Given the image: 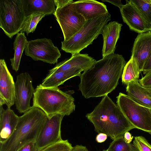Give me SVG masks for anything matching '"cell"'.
I'll list each match as a JSON object with an SVG mask.
<instances>
[{
	"instance_id": "6da1fadb",
	"label": "cell",
	"mask_w": 151,
	"mask_h": 151,
	"mask_svg": "<svg viewBox=\"0 0 151 151\" xmlns=\"http://www.w3.org/2000/svg\"><path fill=\"white\" fill-rule=\"evenodd\" d=\"M126 63L122 55L116 54L96 61L80 76L82 95L86 99L107 95L117 86Z\"/></svg>"
},
{
	"instance_id": "7a4b0ae2",
	"label": "cell",
	"mask_w": 151,
	"mask_h": 151,
	"mask_svg": "<svg viewBox=\"0 0 151 151\" xmlns=\"http://www.w3.org/2000/svg\"><path fill=\"white\" fill-rule=\"evenodd\" d=\"M86 116L93 124L96 132L105 134L113 140L124 136L126 132L135 128L107 95Z\"/></svg>"
},
{
	"instance_id": "3957f363",
	"label": "cell",
	"mask_w": 151,
	"mask_h": 151,
	"mask_svg": "<svg viewBox=\"0 0 151 151\" xmlns=\"http://www.w3.org/2000/svg\"><path fill=\"white\" fill-rule=\"evenodd\" d=\"M48 119L41 109L31 106L29 110L19 116L17 126L11 135L4 142L0 143V151H17L30 142H36Z\"/></svg>"
},
{
	"instance_id": "277c9868",
	"label": "cell",
	"mask_w": 151,
	"mask_h": 151,
	"mask_svg": "<svg viewBox=\"0 0 151 151\" xmlns=\"http://www.w3.org/2000/svg\"><path fill=\"white\" fill-rule=\"evenodd\" d=\"M73 91L64 92L58 87L47 88L37 86L34 93L32 106L41 109L48 118L57 114L68 116L75 110Z\"/></svg>"
},
{
	"instance_id": "5b68a950",
	"label": "cell",
	"mask_w": 151,
	"mask_h": 151,
	"mask_svg": "<svg viewBox=\"0 0 151 151\" xmlns=\"http://www.w3.org/2000/svg\"><path fill=\"white\" fill-rule=\"evenodd\" d=\"M109 13L101 15L86 21L82 27L68 40L61 42V48L72 55L80 53L82 50L92 43L101 34L104 27L111 20Z\"/></svg>"
},
{
	"instance_id": "8992f818",
	"label": "cell",
	"mask_w": 151,
	"mask_h": 151,
	"mask_svg": "<svg viewBox=\"0 0 151 151\" xmlns=\"http://www.w3.org/2000/svg\"><path fill=\"white\" fill-rule=\"evenodd\" d=\"M26 17L23 0H0V27L9 38L20 31Z\"/></svg>"
},
{
	"instance_id": "52a82bcc",
	"label": "cell",
	"mask_w": 151,
	"mask_h": 151,
	"mask_svg": "<svg viewBox=\"0 0 151 151\" xmlns=\"http://www.w3.org/2000/svg\"><path fill=\"white\" fill-rule=\"evenodd\" d=\"M116 98L117 105L135 128L151 133L150 109L138 104L127 95L122 93Z\"/></svg>"
},
{
	"instance_id": "ba28073f",
	"label": "cell",
	"mask_w": 151,
	"mask_h": 151,
	"mask_svg": "<svg viewBox=\"0 0 151 151\" xmlns=\"http://www.w3.org/2000/svg\"><path fill=\"white\" fill-rule=\"evenodd\" d=\"M54 15L61 29L65 41L79 31L86 21L77 11L74 2L56 8Z\"/></svg>"
},
{
	"instance_id": "9c48e42d",
	"label": "cell",
	"mask_w": 151,
	"mask_h": 151,
	"mask_svg": "<svg viewBox=\"0 0 151 151\" xmlns=\"http://www.w3.org/2000/svg\"><path fill=\"white\" fill-rule=\"evenodd\" d=\"M25 55L34 60L55 64L61 56L58 49L51 40L44 38L28 41L24 49Z\"/></svg>"
},
{
	"instance_id": "30bf717a",
	"label": "cell",
	"mask_w": 151,
	"mask_h": 151,
	"mask_svg": "<svg viewBox=\"0 0 151 151\" xmlns=\"http://www.w3.org/2000/svg\"><path fill=\"white\" fill-rule=\"evenodd\" d=\"M96 61L87 54L76 53L72 55L70 58L57 63L49 73L62 71L69 79L76 76L80 77L81 72L91 68Z\"/></svg>"
},
{
	"instance_id": "8fae6325",
	"label": "cell",
	"mask_w": 151,
	"mask_h": 151,
	"mask_svg": "<svg viewBox=\"0 0 151 151\" xmlns=\"http://www.w3.org/2000/svg\"><path fill=\"white\" fill-rule=\"evenodd\" d=\"M32 80L27 72L17 75L15 83L16 109L20 113H24L31 108L30 101L35 91L32 84Z\"/></svg>"
},
{
	"instance_id": "7c38bea8",
	"label": "cell",
	"mask_w": 151,
	"mask_h": 151,
	"mask_svg": "<svg viewBox=\"0 0 151 151\" xmlns=\"http://www.w3.org/2000/svg\"><path fill=\"white\" fill-rule=\"evenodd\" d=\"M64 116L57 114L48 118L40 131L35 142L39 151L63 140L61 134V126Z\"/></svg>"
},
{
	"instance_id": "4fadbf2b",
	"label": "cell",
	"mask_w": 151,
	"mask_h": 151,
	"mask_svg": "<svg viewBox=\"0 0 151 151\" xmlns=\"http://www.w3.org/2000/svg\"><path fill=\"white\" fill-rule=\"evenodd\" d=\"M119 9L122 19L130 29L139 34L151 31V25L145 19L138 9L130 0Z\"/></svg>"
},
{
	"instance_id": "5bb4252c",
	"label": "cell",
	"mask_w": 151,
	"mask_h": 151,
	"mask_svg": "<svg viewBox=\"0 0 151 151\" xmlns=\"http://www.w3.org/2000/svg\"><path fill=\"white\" fill-rule=\"evenodd\" d=\"M15 83L4 59L0 60V106L10 108L15 103Z\"/></svg>"
},
{
	"instance_id": "9a60e30c",
	"label": "cell",
	"mask_w": 151,
	"mask_h": 151,
	"mask_svg": "<svg viewBox=\"0 0 151 151\" xmlns=\"http://www.w3.org/2000/svg\"><path fill=\"white\" fill-rule=\"evenodd\" d=\"M151 53V31L139 34L135 38L131 57L141 71Z\"/></svg>"
},
{
	"instance_id": "2e32d148",
	"label": "cell",
	"mask_w": 151,
	"mask_h": 151,
	"mask_svg": "<svg viewBox=\"0 0 151 151\" xmlns=\"http://www.w3.org/2000/svg\"><path fill=\"white\" fill-rule=\"evenodd\" d=\"M122 24L116 21L111 22L103 27L101 34L103 43L102 51V57L114 54L116 44L120 36Z\"/></svg>"
},
{
	"instance_id": "e0dca14e",
	"label": "cell",
	"mask_w": 151,
	"mask_h": 151,
	"mask_svg": "<svg viewBox=\"0 0 151 151\" xmlns=\"http://www.w3.org/2000/svg\"><path fill=\"white\" fill-rule=\"evenodd\" d=\"M77 11L86 21L108 13L103 3L94 0H81L74 1Z\"/></svg>"
},
{
	"instance_id": "ac0fdd59",
	"label": "cell",
	"mask_w": 151,
	"mask_h": 151,
	"mask_svg": "<svg viewBox=\"0 0 151 151\" xmlns=\"http://www.w3.org/2000/svg\"><path fill=\"white\" fill-rule=\"evenodd\" d=\"M19 116L10 108L4 109L0 106V143L11 135L17 124Z\"/></svg>"
},
{
	"instance_id": "d6986e66",
	"label": "cell",
	"mask_w": 151,
	"mask_h": 151,
	"mask_svg": "<svg viewBox=\"0 0 151 151\" xmlns=\"http://www.w3.org/2000/svg\"><path fill=\"white\" fill-rule=\"evenodd\" d=\"M127 95L133 101L143 106L151 109V94L138 81H132L126 88Z\"/></svg>"
},
{
	"instance_id": "ffe728a7",
	"label": "cell",
	"mask_w": 151,
	"mask_h": 151,
	"mask_svg": "<svg viewBox=\"0 0 151 151\" xmlns=\"http://www.w3.org/2000/svg\"><path fill=\"white\" fill-rule=\"evenodd\" d=\"M55 6L54 0H23L26 16L35 13L54 14L56 9Z\"/></svg>"
},
{
	"instance_id": "44dd1931",
	"label": "cell",
	"mask_w": 151,
	"mask_h": 151,
	"mask_svg": "<svg viewBox=\"0 0 151 151\" xmlns=\"http://www.w3.org/2000/svg\"><path fill=\"white\" fill-rule=\"evenodd\" d=\"M28 41L24 32L17 34L14 42V57L10 59L12 69L17 72L19 70L22 54Z\"/></svg>"
},
{
	"instance_id": "7402d4cb",
	"label": "cell",
	"mask_w": 151,
	"mask_h": 151,
	"mask_svg": "<svg viewBox=\"0 0 151 151\" xmlns=\"http://www.w3.org/2000/svg\"><path fill=\"white\" fill-rule=\"evenodd\" d=\"M140 72L135 61L131 57L124 68L122 76V83L127 85L132 81H138Z\"/></svg>"
},
{
	"instance_id": "603a6c76",
	"label": "cell",
	"mask_w": 151,
	"mask_h": 151,
	"mask_svg": "<svg viewBox=\"0 0 151 151\" xmlns=\"http://www.w3.org/2000/svg\"><path fill=\"white\" fill-rule=\"evenodd\" d=\"M45 15L43 14L35 13L26 16L22 25L20 33L25 32L27 35L31 32L33 33L38 22Z\"/></svg>"
},
{
	"instance_id": "cb8c5ba5",
	"label": "cell",
	"mask_w": 151,
	"mask_h": 151,
	"mask_svg": "<svg viewBox=\"0 0 151 151\" xmlns=\"http://www.w3.org/2000/svg\"><path fill=\"white\" fill-rule=\"evenodd\" d=\"M102 151H138L133 145L125 141L124 136L113 140L108 149Z\"/></svg>"
},
{
	"instance_id": "d4e9b609",
	"label": "cell",
	"mask_w": 151,
	"mask_h": 151,
	"mask_svg": "<svg viewBox=\"0 0 151 151\" xmlns=\"http://www.w3.org/2000/svg\"><path fill=\"white\" fill-rule=\"evenodd\" d=\"M146 21L151 25V0H130Z\"/></svg>"
},
{
	"instance_id": "484cf974",
	"label": "cell",
	"mask_w": 151,
	"mask_h": 151,
	"mask_svg": "<svg viewBox=\"0 0 151 151\" xmlns=\"http://www.w3.org/2000/svg\"><path fill=\"white\" fill-rule=\"evenodd\" d=\"M72 147L68 140H62L49 145L39 151H70Z\"/></svg>"
},
{
	"instance_id": "4316f807",
	"label": "cell",
	"mask_w": 151,
	"mask_h": 151,
	"mask_svg": "<svg viewBox=\"0 0 151 151\" xmlns=\"http://www.w3.org/2000/svg\"><path fill=\"white\" fill-rule=\"evenodd\" d=\"M133 145L138 151H151V145L142 136L135 137Z\"/></svg>"
},
{
	"instance_id": "83f0119b",
	"label": "cell",
	"mask_w": 151,
	"mask_h": 151,
	"mask_svg": "<svg viewBox=\"0 0 151 151\" xmlns=\"http://www.w3.org/2000/svg\"><path fill=\"white\" fill-rule=\"evenodd\" d=\"M138 81L142 87L146 88H151V71L146 73Z\"/></svg>"
},
{
	"instance_id": "f1b7e54d",
	"label": "cell",
	"mask_w": 151,
	"mask_h": 151,
	"mask_svg": "<svg viewBox=\"0 0 151 151\" xmlns=\"http://www.w3.org/2000/svg\"><path fill=\"white\" fill-rule=\"evenodd\" d=\"M17 151H39L35 142H30L25 145Z\"/></svg>"
},
{
	"instance_id": "f546056e",
	"label": "cell",
	"mask_w": 151,
	"mask_h": 151,
	"mask_svg": "<svg viewBox=\"0 0 151 151\" xmlns=\"http://www.w3.org/2000/svg\"><path fill=\"white\" fill-rule=\"evenodd\" d=\"M150 71H151V53L146 60L142 70L144 74Z\"/></svg>"
},
{
	"instance_id": "4dcf8cb0",
	"label": "cell",
	"mask_w": 151,
	"mask_h": 151,
	"mask_svg": "<svg viewBox=\"0 0 151 151\" xmlns=\"http://www.w3.org/2000/svg\"><path fill=\"white\" fill-rule=\"evenodd\" d=\"M54 2L56 8H58L74 1L72 0H54Z\"/></svg>"
},
{
	"instance_id": "1f68e13d",
	"label": "cell",
	"mask_w": 151,
	"mask_h": 151,
	"mask_svg": "<svg viewBox=\"0 0 151 151\" xmlns=\"http://www.w3.org/2000/svg\"><path fill=\"white\" fill-rule=\"evenodd\" d=\"M107 136L103 133H99L96 136V140L98 143H101L104 142L107 139Z\"/></svg>"
},
{
	"instance_id": "d6a6232c",
	"label": "cell",
	"mask_w": 151,
	"mask_h": 151,
	"mask_svg": "<svg viewBox=\"0 0 151 151\" xmlns=\"http://www.w3.org/2000/svg\"><path fill=\"white\" fill-rule=\"evenodd\" d=\"M103 2H107L117 6L119 8L123 4L121 2V0H101Z\"/></svg>"
},
{
	"instance_id": "836d02e7",
	"label": "cell",
	"mask_w": 151,
	"mask_h": 151,
	"mask_svg": "<svg viewBox=\"0 0 151 151\" xmlns=\"http://www.w3.org/2000/svg\"><path fill=\"white\" fill-rule=\"evenodd\" d=\"M70 151H89L87 148L82 145H76L73 147Z\"/></svg>"
},
{
	"instance_id": "e575fe53",
	"label": "cell",
	"mask_w": 151,
	"mask_h": 151,
	"mask_svg": "<svg viewBox=\"0 0 151 151\" xmlns=\"http://www.w3.org/2000/svg\"><path fill=\"white\" fill-rule=\"evenodd\" d=\"M124 137L126 142L128 143H130L133 139L131 134L128 132L124 134Z\"/></svg>"
},
{
	"instance_id": "d590c367",
	"label": "cell",
	"mask_w": 151,
	"mask_h": 151,
	"mask_svg": "<svg viewBox=\"0 0 151 151\" xmlns=\"http://www.w3.org/2000/svg\"><path fill=\"white\" fill-rule=\"evenodd\" d=\"M151 94V88H147Z\"/></svg>"
},
{
	"instance_id": "8d00e7d4",
	"label": "cell",
	"mask_w": 151,
	"mask_h": 151,
	"mask_svg": "<svg viewBox=\"0 0 151 151\" xmlns=\"http://www.w3.org/2000/svg\"><path fill=\"white\" fill-rule=\"evenodd\" d=\"M150 134L151 135V133H150Z\"/></svg>"
}]
</instances>
